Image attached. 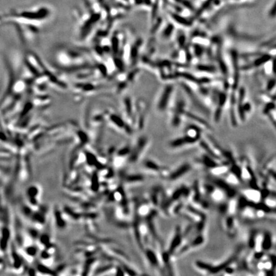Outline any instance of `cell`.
<instances>
[{"label":"cell","mask_w":276,"mask_h":276,"mask_svg":"<svg viewBox=\"0 0 276 276\" xmlns=\"http://www.w3.org/2000/svg\"><path fill=\"white\" fill-rule=\"evenodd\" d=\"M51 13L50 10L47 7H40L35 10H27L19 12H15L9 13L12 18L20 19L26 21H42L47 19Z\"/></svg>","instance_id":"6da1fadb"},{"label":"cell","mask_w":276,"mask_h":276,"mask_svg":"<svg viewBox=\"0 0 276 276\" xmlns=\"http://www.w3.org/2000/svg\"><path fill=\"white\" fill-rule=\"evenodd\" d=\"M242 196L251 203H259L263 200L261 189L251 187L242 192Z\"/></svg>","instance_id":"7a4b0ae2"},{"label":"cell","mask_w":276,"mask_h":276,"mask_svg":"<svg viewBox=\"0 0 276 276\" xmlns=\"http://www.w3.org/2000/svg\"><path fill=\"white\" fill-rule=\"evenodd\" d=\"M235 216V215L226 214V216L222 222V226L224 230L230 237L235 236L237 231L238 223Z\"/></svg>","instance_id":"3957f363"},{"label":"cell","mask_w":276,"mask_h":276,"mask_svg":"<svg viewBox=\"0 0 276 276\" xmlns=\"http://www.w3.org/2000/svg\"><path fill=\"white\" fill-rule=\"evenodd\" d=\"M191 169H192L191 166L188 163H185L182 165L181 166H180L178 168H177L174 171L171 172L168 180L172 181L178 180V178H181L182 176H184L187 173H189Z\"/></svg>","instance_id":"277c9868"},{"label":"cell","mask_w":276,"mask_h":276,"mask_svg":"<svg viewBox=\"0 0 276 276\" xmlns=\"http://www.w3.org/2000/svg\"><path fill=\"white\" fill-rule=\"evenodd\" d=\"M148 143V141L147 138H142L139 141V143H138V144L135 148V150L134 152H133L131 156V160L133 162L136 161L138 159H139V157L141 156V153L144 151L146 146H147Z\"/></svg>","instance_id":"5b68a950"},{"label":"cell","mask_w":276,"mask_h":276,"mask_svg":"<svg viewBox=\"0 0 276 276\" xmlns=\"http://www.w3.org/2000/svg\"><path fill=\"white\" fill-rule=\"evenodd\" d=\"M144 166L147 170L151 173L158 174L159 176L161 171L164 168V166H162L152 160H147V162H145Z\"/></svg>","instance_id":"8992f818"},{"label":"cell","mask_w":276,"mask_h":276,"mask_svg":"<svg viewBox=\"0 0 276 276\" xmlns=\"http://www.w3.org/2000/svg\"><path fill=\"white\" fill-rule=\"evenodd\" d=\"M172 90H173V88L171 86H168L165 89L163 94H162V95L161 99L159 101V104L158 106L159 109H160V110L165 109V108L167 106V104H168V99H169V96L171 95Z\"/></svg>","instance_id":"52a82bcc"},{"label":"cell","mask_w":276,"mask_h":276,"mask_svg":"<svg viewBox=\"0 0 276 276\" xmlns=\"http://www.w3.org/2000/svg\"><path fill=\"white\" fill-rule=\"evenodd\" d=\"M272 246V237L269 233H264L263 242V251H267L270 249Z\"/></svg>","instance_id":"ba28073f"},{"label":"cell","mask_w":276,"mask_h":276,"mask_svg":"<svg viewBox=\"0 0 276 276\" xmlns=\"http://www.w3.org/2000/svg\"><path fill=\"white\" fill-rule=\"evenodd\" d=\"M173 18L178 23L182 24H184V25H190V22H189L185 19L180 17V16H178V15H173Z\"/></svg>","instance_id":"9c48e42d"},{"label":"cell","mask_w":276,"mask_h":276,"mask_svg":"<svg viewBox=\"0 0 276 276\" xmlns=\"http://www.w3.org/2000/svg\"><path fill=\"white\" fill-rule=\"evenodd\" d=\"M199 69L201 70H206V71H214L215 68L212 67H208V66H200L199 67Z\"/></svg>","instance_id":"30bf717a"},{"label":"cell","mask_w":276,"mask_h":276,"mask_svg":"<svg viewBox=\"0 0 276 276\" xmlns=\"http://www.w3.org/2000/svg\"><path fill=\"white\" fill-rule=\"evenodd\" d=\"M275 14H276V2H275V3H274V5H273V7H272V10H270V13H269V15L270 16V17L273 18V17H275Z\"/></svg>","instance_id":"8fae6325"},{"label":"cell","mask_w":276,"mask_h":276,"mask_svg":"<svg viewBox=\"0 0 276 276\" xmlns=\"http://www.w3.org/2000/svg\"><path fill=\"white\" fill-rule=\"evenodd\" d=\"M172 30H173V27H172L171 25V26H169V27L166 29V31H165V32H164V35H165L166 37H168V36L171 34V33L172 32Z\"/></svg>","instance_id":"7c38bea8"}]
</instances>
